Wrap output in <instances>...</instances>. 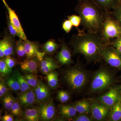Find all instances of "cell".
<instances>
[{"instance_id": "obj_23", "label": "cell", "mask_w": 121, "mask_h": 121, "mask_svg": "<svg viewBox=\"0 0 121 121\" xmlns=\"http://www.w3.org/2000/svg\"><path fill=\"white\" fill-rule=\"evenodd\" d=\"M59 112L63 117L70 118L75 117L77 111L74 105H64L61 106Z\"/></svg>"}, {"instance_id": "obj_37", "label": "cell", "mask_w": 121, "mask_h": 121, "mask_svg": "<svg viewBox=\"0 0 121 121\" xmlns=\"http://www.w3.org/2000/svg\"><path fill=\"white\" fill-rule=\"evenodd\" d=\"M4 60L8 66L11 69L14 67L16 64V60L10 56H6Z\"/></svg>"}, {"instance_id": "obj_16", "label": "cell", "mask_w": 121, "mask_h": 121, "mask_svg": "<svg viewBox=\"0 0 121 121\" xmlns=\"http://www.w3.org/2000/svg\"><path fill=\"white\" fill-rule=\"evenodd\" d=\"M40 66L41 72L45 75H47L59 68V65L54 59L47 56H44L40 62Z\"/></svg>"}, {"instance_id": "obj_3", "label": "cell", "mask_w": 121, "mask_h": 121, "mask_svg": "<svg viewBox=\"0 0 121 121\" xmlns=\"http://www.w3.org/2000/svg\"><path fill=\"white\" fill-rule=\"evenodd\" d=\"M64 77L69 86L74 91L82 89L87 82L86 72L79 66H75L68 69L65 72Z\"/></svg>"}, {"instance_id": "obj_7", "label": "cell", "mask_w": 121, "mask_h": 121, "mask_svg": "<svg viewBox=\"0 0 121 121\" xmlns=\"http://www.w3.org/2000/svg\"><path fill=\"white\" fill-rule=\"evenodd\" d=\"M91 111L95 120L101 121L109 115L110 107L98 101L91 100L90 102Z\"/></svg>"}, {"instance_id": "obj_8", "label": "cell", "mask_w": 121, "mask_h": 121, "mask_svg": "<svg viewBox=\"0 0 121 121\" xmlns=\"http://www.w3.org/2000/svg\"><path fill=\"white\" fill-rule=\"evenodd\" d=\"M120 95L119 89L117 87H113L98 97L97 100L111 108L121 99Z\"/></svg>"}, {"instance_id": "obj_5", "label": "cell", "mask_w": 121, "mask_h": 121, "mask_svg": "<svg viewBox=\"0 0 121 121\" xmlns=\"http://www.w3.org/2000/svg\"><path fill=\"white\" fill-rule=\"evenodd\" d=\"M113 81L112 75L109 71L105 69H99L93 76L90 90L93 93L104 91L110 86Z\"/></svg>"}, {"instance_id": "obj_40", "label": "cell", "mask_w": 121, "mask_h": 121, "mask_svg": "<svg viewBox=\"0 0 121 121\" xmlns=\"http://www.w3.org/2000/svg\"><path fill=\"white\" fill-rule=\"evenodd\" d=\"M80 114L75 118L74 121H92L90 118L87 116L86 114Z\"/></svg>"}, {"instance_id": "obj_29", "label": "cell", "mask_w": 121, "mask_h": 121, "mask_svg": "<svg viewBox=\"0 0 121 121\" xmlns=\"http://www.w3.org/2000/svg\"><path fill=\"white\" fill-rule=\"evenodd\" d=\"M16 51L17 56L19 57H23L26 56L27 54L23 40L22 39H20L17 42Z\"/></svg>"}, {"instance_id": "obj_26", "label": "cell", "mask_w": 121, "mask_h": 121, "mask_svg": "<svg viewBox=\"0 0 121 121\" xmlns=\"http://www.w3.org/2000/svg\"><path fill=\"white\" fill-rule=\"evenodd\" d=\"M5 83L8 87L15 92H18L20 90L19 83L13 76L8 78L5 81Z\"/></svg>"}, {"instance_id": "obj_21", "label": "cell", "mask_w": 121, "mask_h": 121, "mask_svg": "<svg viewBox=\"0 0 121 121\" xmlns=\"http://www.w3.org/2000/svg\"><path fill=\"white\" fill-rule=\"evenodd\" d=\"M110 112V121H118L121 119V99L111 107Z\"/></svg>"}, {"instance_id": "obj_25", "label": "cell", "mask_w": 121, "mask_h": 121, "mask_svg": "<svg viewBox=\"0 0 121 121\" xmlns=\"http://www.w3.org/2000/svg\"><path fill=\"white\" fill-rule=\"evenodd\" d=\"M47 75L48 84L49 86L55 89L59 86L58 74L56 72L52 71Z\"/></svg>"}, {"instance_id": "obj_11", "label": "cell", "mask_w": 121, "mask_h": 121, "mask_svg": "<svg viewBox=\"0 0 121 121\" xmlns=\"http://www.w3.org/2000/svg\"><path fill=\"white\" fill-rule=\"evenodd\" d=\"M23 42L27 54V58L36 57L41 62L44 57L45 53L40 51L38 44L28 39L23 40Z\"/></svg>"}, {"instance_id": "obj_32", "label": "cell", "mask_w": 121, "mask_h": 121, "mask_svg": "<svg viewBox=\"0 0 121 121\" xmlns=\"http://www.w3.org/2000/svg\"><path fill=\"white\" fill-rule=\"evenodd\" d=\"M110 13L119 23L121 27V4L110 12Z\"/></svg>"}, {"instance_id": "obj_15", "label": "cell", "mask_w": 121, "mask_h": 121, "mask_svg": "<svg viewBox=\"0 0 121 121\" xmlns=\"http://www.w3.org/2000/svg\"><path fill=\"white\" fill-rule=\"evenodd\" d=\"M40 62L36 57L27 58L20 63L22 70L28 73H36Z\"/></svg>"}, {"instance_id": "obj_35", "label": "cell", "mask_w": 121, "mask_h": 121, "mask_svg": "<svg viewBox=\"0 0 121 121\" xmlns=\"http://www.w3.org/2000/svg\"><path fill=\"white\" fill-rule=\"evenodd\" d=\"M7 20L8 28L10 35L13 38H15L17 36H18V34L17 31L11 23L9 17H7Z\"/></svg>"}, {"instance_id": "obj_27", "label": "cell", "mask_w": 121, "mask_h": 121, "mask_svg": "<svg viewBox=\"0 0 121 121\" xmlns=\"http://www.w3.org/2000/svg\"><path fill=\"white\" fill-rule=\"evenodd\" d=\"M33 74L28 73L25 74L24 76L27 82L33 88L37 86L39 81L38 80L37 76Z\"/></svg>"}, {"instance_id": "obj_34", "label": "cell", "mask_w": 121, "mask_h": 121, "mask_svg": "<svg viewBox=\"0 0 121 121\" xmlns=\"http://www.w3.org/2000/svg\"><path fill=\"white\" fill-rule=\"evenodd\" d=\"M57 98L59 101L62 103L66 102L70 99V95L67 91H59L57 95Z\"/></svg>"}, {"instance_id": "obj_18", "label": "cell", "mask_w": 121, "mask_h": 121, "mask_svg": "<svg viewBox=\"0 0 121 121\" xmlns=\"http://www.w3.org/2000/svg\"><path fill=\"white\" fill-rule=\"evenodd\" d=\"M0 44L4 48L5 56H11L14 50V41L11 36L6 35L0 40Z\"/></svg>"}, {"instance_id": "obj_20", "label": "cell", "mask_w": 121, "mask_h": 121, "mask_svg": "<svg viewBox=\"0 0 121 121\" xmlns=\"http://www.w3.org/2000/svg\"><path fill=\"white\" fill-rule=\"evenodd\" d=\"M12 76L19 83L21 93H25L32 89V87L27 82L24 76H23L18 70L15 71Z\"/></svg>"}, {"instance_id": "obj_4", "label": "cell", "mask_w": 121, "mask_h": 121, "mask_svg": "<svg viewBox=\"0 0 121 121\" xmlns=\"http://www.w3.org/2000/svg\"><path fill=\"white\" fill-rule=\"evenodd\" d=\"M100 34L106 45H111V39H116L121 36V26L110 12L107 14Z\"/></svg>"}, {"instance_id": "obj_17", "label": "cell", "mask_w": 121, "mask_h": 121, "mask_svg": "<svg viewBox=\"0 0 121 121\" xmlns=\"http://www.w3.org/2000/svg\"><path fill=\"white\" fill-rule=\"evenodd\" d=\"M107 12H110L121 4V0H93Z\"/></svg>"}, {"instance_id": "obj_10", "label": "cell", "mask_w": 121, "mask_h": 121, "mask_svg": "<svg viewBox=\"0 0 121 121\" xmlns=\"http://www.w3.org/2000/svg\"><path fill=\"white\" fill-rule=\"evenodd\" d=\"M33 89L35 94L36 102L41 104L49 101L51 91L49 87L46 84L39 81L37 86Z\"/></svg>"}, {"instance_id": "obj_28", "label": "cell", "mask_w": 121, "mask_h": 121, "mask_svg": "<svg viewBox=\"0 0 121 121\" xmlns=\"http://www.w3.org/2000/svg\"><path fill=\"white\" fill-rule=\"evenodd\" d=\"M15 100V98L12 95L9 94L5 95L2 99L3 104L5 109L7 110H11L12 106Z\"/></svg>"}, {"instance_id": "obj_14", "label": "cell", "mask_w": 121, "mask_h": 121, "mask_svg": "<svg viewBox=\"0 0 121 121\" xmlns=\"http://www.w3.org/2000/svg\"><path fill=\"white\" fill-rule=\"evenodd\" d=\"M18 99L21 106L26 108L30 107L36 102L35 94L32 89L25 93H21Z\"/></svg>"}, {"instance_id": "obj_9", "label": "cell", "mask_w": 121, "mask_h": 121, "mask_svg": "<svg viewBox=\"0 0 121 121\" xmlns=\"http://www.w3.org/2000/svg\"><path fill=\"white\" fill-rule=\"evenodd\" d=\"M2 1L8 10L9 18L10 22L17 31L18 37L23 40H27V39L26 35L25 34L19 20L15 11L9 7L5 0H2Z\"/></svg>"}, {"instance_id": "obj_39", "label": "cell", "mask_w": 121, "mask_h": 121, "mask_svg": "<svg viewBox=\"0 0 121 121\" xmlns=\"http://www.w3.org/2000/svg\"><path fill=\"white\" fill-rule=\"evenodd\" d=\"M9 89L8 88L4 82L1 81L0 83V97H2L7 94Z\"/></svg>"}, {"instance_id": "obj_19", "label": "cell", "mask_w": 121, "mask_h": 121, "mask_svg": "<svg viewBox=\"0 0 121 121\" xmlns=\"http://www.w3.org/2000/svg\"><path fill=\"white\" fill-rule=\"evenodd\" d=\"M24 118L27 121H38L41 119L39 111V108H27L23 113Z\"/></svg>"}, {"instance_id": "obj_24", "label": "cell", "mask_w": 121, "mask_h": 121, "mask_svg": "<svg viewBox=\"0 0 121 121\" xmlns=\"http://www.w3.org/2000/svg\"><path fill=\"white\" fill-rule=\"evenodd\" d=\"M60 46V45L56 43L54 40H50L46 42L43 46V52L49 55L54 54Z\"/></svg>"}, {"instance_id": "obj_31", "label": "cell", "mask_w": 121, "mask_h": 121, "mask_svg": "<svg viewBox=\"0 0 121 121\" xmlns=\"http://www.w3.org/2000/svg\"><path fill=\"white\" fill-rule=\"evenodd\" d=\"M0 72L3 76H7L11 73L12 69L8 66L4 59H2L0 60Z\"/></svg>"}, {"instance_id": "obj_41", "label": "cell", "mask_w": 121, "mask_h": 121, "mask_svg": "<svg viewBox=\"0 0 121 121\" xmlns=\"http://www.w3.org/2000/svg\"><path fill=\"white\" fill-rule=\"evenodd\" d=\"M1 120L3 121H13V118L11 115L6 114L2 117Z\"/></svg>"}, {"instance_id": "obj_38", "label": "cell", "mask_w": 121, "mask_h": 121, "mask_svg": "<svg viewBox=\"0 0 121 121\" xmlns=\"http://www.w3.org/2000/svg\"><path fill=\"white\" fill-rule=\"evenodd\" d=\"M111 45L121 54V36L115 39L114 40L111 42Z\"/></svg>"}, {"instance_id": "obj_2", "label": "cell", "mask_w": 121, "mask_h": 121, "mask_svg": "<svg viewBox=\"0 0 121 121\" xmlns=\"http://www.w3.org/2000/svg\"><path fill=\"white\" fill-rule=\"evenodd\" d=\"M75 11L81 17V25L84 31L100 33L108 12L93 0H78Z\"/></svg>"}, {"instance_id": "obj_33", "label": "cell", "mask_w": 121, "mask_h": 121, "mask_svg": "<svg viewBox=\"0 0 121 121\" xmlns=\"http://www.w3.org/2000/svg\"><path fill=\"white\" fill-rule=\"evenodd\" d=\"M68 19L71 22L73 26L78 29V28L81 25L82 19L80 16L79 15H72L67 17Z\"/></svg>"}, {"instance_id": "obj_13", "label": "cell", "mask_w": 121, "mask_h": 121, "mask_svg": "<svg viewBox=\"0 0 121 121\" xmlns=\"http://www.w3.org/2000/svg\"><path fill=\"white\" fill-rule=\"evenodd\" d=\"M56 58L62 65H69L72 63L70 50L64 41H63L61 49L56 55Z\"/></svg>"}, {"instance_id": "obj_6", "label": "cell", "mask_w": 121, "mask_h": 121, "mask_svg": "<svg viewBox=\"0 0 121 121\" xmlns=\"http://www.w3.org/2000/svg\"><path fill=\"white\" fill-rule=\"evenodd\" d=\"M102 56L109 65L121 70V54L112 45H105L104 47Z\"/></svg>"}, {"instance_id": "obj_1", "label": "cell", "mask_w": 121, "mask_h": 121, "mask_svg": "<svg viewBox=\"0 0 121 121\" xmlns=\"http://www.w3.org/2000/svg\"><path fill=\"white\" fill-rule=\"evenodd\" d=\"M78 34L72 36L71 44L74 54L82 55L88 62H95L102 58L105 45L100 33L84 32L78 29Z\"/></svg>"}, {"instance_id": "obj_30", "label": "cell", "mask_w": 121, "mask_h": 121, "mask_svg": "<svg viewBox=\"0 0 121 121\" xmlns=\"http://www.w3.org/2000/svg\"><path fill=\"white\" fill-rule=\"evenodd\" d=\"M21 104L20 103L19 100H15V102L11 108V113L14 116H20L22 114V111L21 108Z\"/></svg>"}, {"instance_id": "obj_36", "label": "cell", "mask_w": 121, "mask_h": 121, "mask_svg": "<svg viewBox=\"0 0 121 121\" xmlns=\"http://www.w3.org/2000/svg\"><path fill=\"white\" fill-rule=\"evenodd\" d=\"M73 26L71 22L69 20H66L63 22L62 28L65 32L68 33L70 31Z\"/></svg>"}, {"instance_id": "obj_22", "label": "cell", "mask_w": 121, "mask_h": 121, "mask_svg": "<svg viewBox=\"0 0 121 121\" xmlns=\"http://www.w3.org/2000/svg\"><path fill=\"white\" fill-rule=\"evenodd\" d=\"M73 105L77 112L80 114H88L91 111L90 102L86 100L76 102Z\"/></svg>"}, {"instance_id": "obj_12", "label": "cell", "mask_w": 121, "mask_h": 121, "mask_svg": "<svg viewBox=\"0 0 121 121\" xmlns=\"http://www.w3.org/2000/svg\"><path fill=\"white\" fill-rule=\"evenodd\" d=\"M39 109L40 117L43 121H50L55 116V108L52 101L40 104Z\"/></svg>"}]
</instances>
